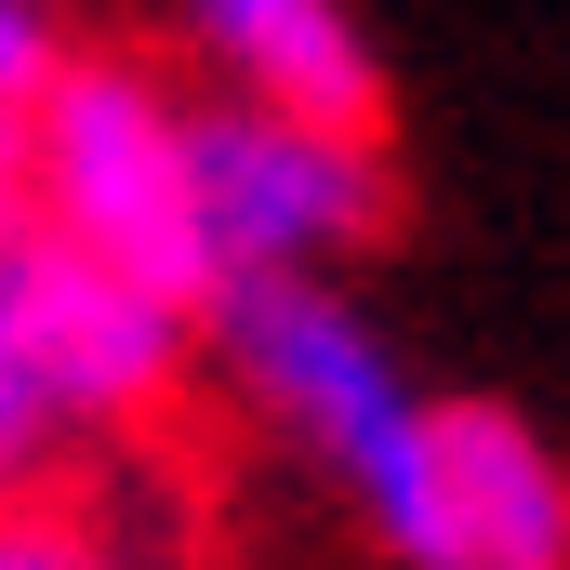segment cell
I'll list each match as a JSON object with an SVG mask.
<instances>
[{
    "label": "cell",
    "mask_w": 570,
    "mask_h": 570,
    "mask_svg": "<svg viewBox=\"0 0 570 570\" xmlns=\"http://www.w3.org/2000/svg\"><path fill=\"white\" fill-rule=\"evenodd\" d=\"M199 345H213L226 399L266 412V425L372 518L385 558L438 570V399L412 385V358L332 292V266L226 279L213 305H199Z\"/></svg>",
    "instance_id": "6da1fadb"
},
{
    "label": "cell",
    "mask_w": 570,
    "mask_h": 570,
    "mask_svg": "<svg viewBox=\"0 0 570 570\" xmlns=\"http://www.w3.org/2000/svg\"><path fill=\"white\" fill-rule=\"evenodd\" d=\"M13 173L40 199V226L120 279L213 305V253H199V186H186V107L146 67H53L13 120Z\"/></svg>",
    "instance_id": "7a4b0ae2"
},
{
    "label": "cell",
    "mask_w": 570,
    "mask_h": 570,
    "mask_svg": "<svg viewBox=\"0 0 570 570\" xmlns=\"http://www.w3.org/2000/svg\"><path fill=\"white\" fill-rule=\"evenodd\" d=\"M186 186H199V253L226 279H292V266H345L385 239L399 213V159L358 120H305L266 94H213L186 107Z\"/></svg>",
    "instance_id": "3957f363"
},
{
    "label": "cell",
    "mask_w": 570,
    "mask_h": 570,
    "mask_svg": "<svg viewBox=\"0 0 570 570\" xmlns=\"http://www.w3.org/2000/svg\"><path fill=\"white\" fill-rule=\"evenodd\" d=\"M13 345L40 358L67 438H94V425H146V412L186 385L199 305H173V292H146V279H120V266H94V253L53 239V253L27 266V292H13Z\"/></svg>",
    "instance_id": "277c9868"
},
{
    "label": "cell",
    "mask_w": 570,
    "mask_h": 570,
    "mask_svg": "<svg viewBox=\"0 0 570 570\" xmlns=\"http://www.w3.org/2000/svg\"><path fill=\"white\" fill-rule=\"evenodd\" d=\"M438 570H570V451L504 399H438Z\"/></svg>",
    "instance_id": "5b68a950"
},
{
    "label": "cell",
    "mask_w": 570,
    "mask_h": 570,
    "mask_svg": "<svg viewBox=\"0 0 570 570\" xmlns=\"http://www.w3.org/2000/svg\"><path fill=\"white\" fill-rule=\"evenodd\" d=\"M186 27H199V53H213L226 94L385 134V53H372L358 0H186Z\"/></svg>",
    "instance_id": "8992f818"
},
{
    "label": "cell",
    "mask_w": 570,
    "mask_h": 570,
    "mask_svg": "<svg viewBox=\"0 0 570 570\" xmlns=\"http://www.w3.org/2000/svg\"><path fill=\"white\" fill-rule=\"evenodd\" d=\"M0 570H146L94 504H53V491H13L0 504Z\"/></svg>",
    "instance_id": "52a82bcc"
},
{
    "label": "cell",
    "mask_w": 570,
    "mask_h": 570,
    "mask_svg": "<svg viewBox=\"0 0 570 570\" xmlns=\"http://www.w3.org/2000/svg\"><path fill=\"white\" fill-rule=\"evenodd\" d=\"M67 451V412H53V385H40V358L13 345V305H0V504L13 491H40V464Z\"/></svg>",
    "instance_id": "ba28073f"
},
{
    "label": "cell",
    "mask_w": 570,
    "mask_h": 570,
    "mask_svg": "<svg viewBox=\"0 0 570 570\" xmlns=\"http://www.w3.org/2000/svg\"><path fill=\"white\" fill-rule=\"evenodd\" d=\"M67 67V40H53V13L40 0H0V120H27V94Z\"/></svg>",
    "instance_id": "9c48e42d"
},
{
    "label": "cell",
    "mask_w": 570,
    "mask_h": 570,
    "mask_svg": "<svg viewBox=\"0 0 570 570\" xmlns=\"http://www.w3.org/2000/svg\"><path fill=\"white\" fill-rule=\"evenodd\" d=\"M40 253H53V226H40V199H27V173H13V120H0V305L27 292Z\"/></svg>",
    "instance_id": "30bf717a"
}]
</instances>
